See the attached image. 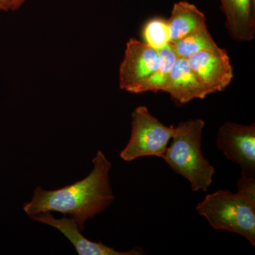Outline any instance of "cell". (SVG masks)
<instances>
[{"mask_svg": "<svg viewBox=\"0 0 255 255\" xmlns=\"http://www.w3.org/2000/svg\"><path fill=\"white\" fill-rule=\"evenodd\" d=\"M158 51V66L150 77L145 79L136 87L133 94H142L147 92H153L155 93L159 91L163 92L174 63L177 59V56L169 43Z\"/></svg>", "mask_w": 255, "mask_h": 255, "instance_id": "12", "label": "cell"}, {"mask_svg": "<svg viewBox=\"0 0 255 255\" xmlns=\"http://www.w3.org/2000/svg\"><path fill=\"white\" fill-rule=\"evenodd\" d=\"M25 1L26 0H12V2H11V9L10 10L15 11V10L19 9Z\"/></svg>", "mask_w": 255, "mask_h": 255, "instance_id": "16", "label": "cell"}, {"mask_svg": "<svg viewBox=\"0 0 255 255\" xmlns=\"http://www.w3.org/2000/svg\"><path fill=\"white\" fill-rule=\"evenodd\" d=\"M226 26L235 41H253L255 35V0H220Z\"/></svg>", "mask_w": 255, "mask_h": 255, "instance_id": "10", "label": "cell"}, {"mask_svg": "<svg viewBox=\"0 0 255 255\" xmlns=\"http://www.w3.org/2000/svg\"><path fill=\"white\" fill-rule=\"evenodd\" d=\"M131 117V135L121 152V158L126 162L149 156L162 158L173 137L175 127L164 125L145 106L137 107Z\"/></svg>", "mask_w": 255, "mask_h": 255, "instance_id": "4", "label": "cell"}, {"mask_svg": "<svg viewBox=\"0 0 255 255\" xmlns=\"http://www.w3.org/2000/svg\"><path fill=\"white\" fill-rule=\"evenodd\" d=\"M92 162L91 173L82 180L56 190L37 187L31 201L23 206V211L29 217L55 211L68 214L80 231H83L87 220L105 211L114 199L109 177L112 164L100 150Z\"/></svg>", "mask_w": 255, "mask_h": 255, "instance_id": "1", "label": "cell"}, {"mask_svg": "<svg viewBox=\"0 0 255 255\" xmlns=\"http://www.w3.org/2000/svg\"><path fill=\"white\" fill-rule=\"evenodd\" d=\"M204 127L205 122L199 119L180 122L162 159L189 181L192 191L206 192L212 184L215 169L201 150Z\"/></svg>", "mask_w": 255, "mask_h": 255, "instance_id": "3", "label": "cell"}, {"mask_svg": "<svg viewBox=\"0 0 255 255\" xmlns=\"http://www.w3.org/2000/svg\"><path fill=\"white\" fill-rule=\"evenodd\" d=\"M163 92L169 94L178 105H185L195 99L204 100L211 95L191 70L187 58H177Z\"/></svg>", "mask_w": 255, "mask_h": 255, "instance_id": "9", "label": "cell"}, {"mask_svg": "<svg viewBox=\"0 0 255 255\" xmlns=\"http://www.w3.org/2000/svg\"><path fill=\"white\" fill-rule=\"evenodd\" d=\"M12 0H0V10L8 11L11 9Z\"/></svg>", "mask_w": 255, "mask_h": 255, "instance_id": "15", "label": "cell"}, {"mask_svg": "<svg viewBox=\"0 0 255 255\" xmlns=\"http://www.w3.org/2000/svg\"><path fill=\"white\" fill-rule=\"evenodd\" d=\"M170 46L173 48L177 58H188L203 50H216L220 48L210 33L207 24L171 43Z\"/></svg>", "mask_w": 255, "mask_h": 255, "instance_id": "13", "label": "cell"}, {"mask_svg": "<svg viewBox=\"0 0 255 255\" xmlns=\"http://www.w3.org/2000/svg\"><path fill=\"white\" fill-rule=\"evenodd\" d=\"M238 192L218 190L196 206L198 214L219 231L237 233L255 246V179L241 176Z\"/></svg>", "mask_w": 255, "mask_h": 255, "instance_id": "2", "label": "cell"}, {"mask_svg": "<svg viewBox=\"0 0 255 255\" xmlns=\"http://www.w3.org/2000/svg\"><path fill=\"white\" fill-rule=\"evenodd\" d=\"M32 220L38 222L44 223L63 233L70 243L73 245L80 255H145V252L140 247H136L134 249L128 252H119L114 248L105 246L99 242L95 243L89 241L81 234L75 220L64 217L57 219L50 213H43L30 216Z\"/></svg>", "mask_w": 255, "mask_h": 255, "instance_id": "8", "label": "cell"}, {"mask_svg": "<svg viewBox=\"0 0 255 255\" xmlns=\"http://www.w3.org/2000/svg\"><path fill=\"white\" fill-rule=\"evenodd\" d=\"M159 60L158 50L145 42L130 38L128 41L124 60L121 64L120 88L133 94L136 87L157 69Z\"/></svg>", "mask_w": 255, "mask_h": 255, "instance_id": "6", "label": "cell"}, {"mask_svg": "<svg viewBox=\"0 0 255 255\" xmlns=\"http://www.w3.org/2000/svg\"><path fill=\"white\" fill-rule=\"evenodd\" d=\"M216 146L228 159L238 164L241 176L255 177V124L227 122L219 128Z\"/></svg>", "mask_w": 255, "mask_h": 255, "instance_id": "5", "label": "cell"}, {"mask_svg": "<svg viewBox=\"0 0 255 255\" xmlns=\"http://www.w3.org/2000/svg\"><path fill=\"white\" fill-rule=\"evenodd\" d=\"M144 41L148 46L159 50L169 43L167 20L155 17L149 20L142 30Z\"/></svg>", "mask_w": 255, "mask_h": 255, "instance_id": "14", "label": "cell"}, {"mask_svg": "<svg viewBox=\"0 0 255 255\" xmlns=\"http://www.w3.org/2000/svg\"><path fill=\"white\" fill-rule=\"evenodd\" d=\"M169 44L206 24V18L195 5L187 1L174 3L170 17L167 20Z\"/></svg>", "mask_w": 255, "mask_h": 255, "instance_id": "11", "label": "cell"}, {"mask_svg": "<svg viewBox=\"0 0 255 255\" xmlns=\"http://www.w3.org/2000/svg\"><path fill=\"white\" fill-rule=\"evenodd\" d=\"M187 60L191 70L211 94L223 91L232 82V65L227 52L223 48L198 52Z\"/></svg>", "mask_w": 255, "mask_h": 255, "instance_id": "7", "label": "cell"}]
</instances>
